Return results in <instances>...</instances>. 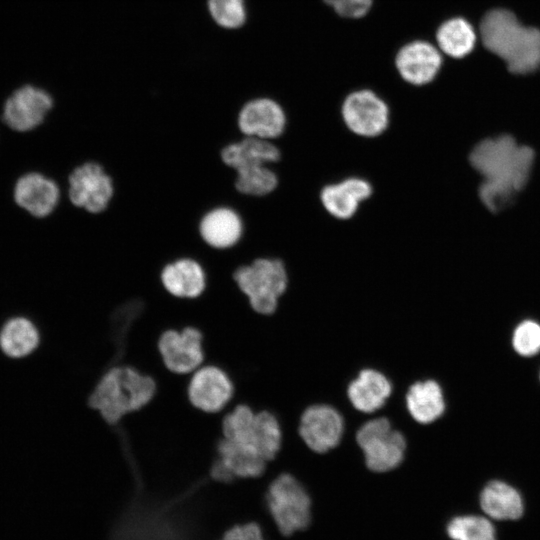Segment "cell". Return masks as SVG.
I'll return each mask as SVG.
<instances>
[{
	"mask_svg": "<svg viewBox=\"0 0 540 540\" xmlns=\"http://www.w3.org/2000/svg\"><path fill=\"white\" fill-rule=\"evenodd\" d=\"M472 167L481 174L479 197L493 212L506 208L527 183L534 162L533 150L518 145L510 135L485 139L469 156Z\"/></svg>",
	"mask_w": 540,
	"mask_h": 540,
	"instance_id": "obj_1",
	"label": "cell"
},
{
	"mask_svg": "<svg viewBox=\"0 0 540 540\" xmlns=\"http://www.w3.org/2000/svg\"><path fill=\"white\" fill-rule=\"evenodd\" d=\"M480 36L512 73L528 74L540 67V29L524 26L511 11H488L480 22Z\"/></svg>",
	"mask_w": 540,
	"mask_h": 540,
	"instance_id": "obj_2",
	"label": "cell"
},
{
	"mask_svg": "<svg viewBox=\"0 0 540 540\" xmlns=\"http://www.w3.org/2000/svg\"><path fill=\"white\" fill-rule=\"evenodd\" d=\"M155 380L128 365H116L99 379L89 397V404L110 424H117L153 398Z\"/></svg>",
	"mask_w": 540,
	"mask_h": 540,
	"instance_id": "obj_3",
	"label": "cell"
},
{
	"mask_svg": "<svg viewBox=\"0 0 540 540\" xmlns=\"http://www.w3.org/2000/svg\"><path fill=\"white\" fill-rule=\"evenodd\" d=\"M223 438L242 444L268 463L278 456L283 431L278 416L270 409L255 410L237 403L222 414Z\"/></svg>",
	"mask_w": 540,
	"mask_h": 540,
	"instance_id": "obj_4",
	"label": "cell"
},
{
	"mask_svg": "<svg viewBox=\"0 0 540 540\" xmlns=\"http://www.w3.org/2000/svg\"><path fill=\"white\" fill-rule=\"evenodd\" d=\"M231 275L250 308L266 317L277 311L289 285L286 265L275 257L255 258L250 263L237 266Z\"/></svg>",
	"mask_w": 540,
	"mask_h": 540,
	"instance_id": "obj_5",
	"label": "cell"
},
{
	"mask_svg": "<svg viewBox=\"0 0 540 540\" xmlns=\"http://www.w3.org/2000/svg\"><path fill=\"white\" fill-rule=\"evenodd\" d=\"M265 502L283 536L302 531L311 522V497L301 481L290 473H280L268 484Z\"/></svg>",
	"mask_w": 540,
	"mask_h": 540,
	"instance_id": "obj_6",
	"label": "cell"
},
{
	"mask_svg": "<svg viewBox=\"0 0 540 540\" xmlns=\"http://www.w3.org/2000/svg\"><path fill=\"white\" fill-rule=\"evenodd\" d=\"M356 443L366 467L375 473L390 472L404 461L407 441L387 417H375L356 431Z\"/></svg>",
	"mask_w": 540,
	"mask_h": 540,
	"instance_id": "obj_7",
	"label": "cell"
},
{
	"mask_svg": "<svg viewBox=\"0 0 540 540\" xmlns=\"http://www.w3.org/2000/svg\"><path fill=\"white\" fill-rule=\"evenodd\" d=\"M343 125L355 136L376 138L390 127L392 108L389 102L370 87H358L344 95L339 105Z\"/></svg>",
	"mask_w": 540,
	"mask_h": 540,
	"instance_id": "obj_8",
	"label": "cell"
},
{
	"mask_svg": "<svg viewBox=\"0 0 540 540\" xmlns=\"http://www.w3.org/2000/svg\"><path fill=\"white\" fill-rule=\"evenodd\" d=\"M114 193L113 178L99 162H81L67 175V198L70 204L89 214L106 211Z\"/></svg>",
	"mask_w": 540,
	"mask_h": 540,
	"instance_id": "obj_9",
	"label": "cell"
},
{
	"mask_svg": "<svg viewBox=\"0 0 540 540\" xmlns=\"http://www.w3.org/2000/svg\"><path fill=\"white\" fill-rule=\"evenodd\" d=\"M54 108V98L42 87L24 84L5 100L0 123L17 133L41 127Z\"/></svg>",
	"mask_w": 540,
	"mask_h": 540,
	"instance_id": "obj_10",
	"label": "cell"
},
{
	"mask_svg": "<svg viewBox=\"0 0 540 540\" xmlns=\"http://www.w3.org/2000/svg\"><path fill=\"white\" fill-rule=\"evenodd\" d=\"M443 53L430 39L414 38L403 43L394 55L399 77L413 87L432 84L441 73Z\"/></svg>",
	"mask_w": 540,
	"mask_h": 540,
	"instance_id": "obj_11",
	"label": "cell"
},
{
	"mask_svg": "<svg viewBox=\"0 0 540 540\" xmlns=\"http://www.w3.org/2000/svg\"><path fill=\"white\" fill-rule=\"evenodd\" d=\"M187 394L189 402L197 410L220 414L231 404L235 386L223 368L204 363L189 375Z\"/></svg>",
	"mask_w": 540,
	"mask_h": 540,
	"instance_id": "obj_12",
	"label": "cell"
},
{
	"mask_svg": "<svg viewBox=\"0 0 540 540\" xmlns=\"http://www.w3.org/2000/svg\"><path fill=\"white\" fill-rule=\"evenodd\" d=\"M236 126L243 136L274 141L288 125L284 105L276 98L262 95L242 104L236 114Z\"/></svg>",
	"mask_w": 540,
	"mask_h": 540,
	"instance_id": "obj_13",
	"label": "cell"
},
{
	"mask_svg": "<svg viewBox=\"0 0 540 540\" xmlns=\"http://www.w3.org/2000/svg\"><path fill=\"white\" fill-rule=\"evenodd\" d=\"M344 429V418L338 409L329 404L317 403L302 412L298 433L311 451L325 454L339 445Z\"/></svg>",
	"mask_w": 540,
	"mask_h": 540,
	"instance_id": "obj_14",
	"label": "cell"
},
{
	"mask_svg": "<svg viewBox=\"0 0 540 540\" xmlns=\"http://www.w3.org/2000/svg\"><path fill=\"white\" fill-rule=\"evenodd\" d=\"M268 464L252 449L222 438L218 443L217 455L210 467L209 477L223 484L237 480H255L266 473Z\"/></svg>",
	"mask_w": 540,
	"mask_h": 540,
	"instance_id": "obj_15",
	"label": "cell"
},
{
	"mask_svg": "<svg viewBox=\"0 0 540 540\" xmlns=\"http://www.w3.org/2000/svg\"><path fill=\"white\" fill-rule=\"evenodd\" d=\"M61 194V188L52 176L36 170L19 176L12 191L16 206L36 219L53 215L59 207Z\"/></svg>",
	"mask_w": 540,
	"mask_h": 540,
	"instance_id": "obj_16",
	"label": "cell"
},
{
	"mask_svg": "<svg viewBox=\"0 0 540 540\" xmlns=\"http://www.w3.org/2000/svg\"><path fill=\"white\" fill-rule=\"evenodd\" d=\"M158 349L166 368L175 374L190 375L205 363L203 334L195 327L164 331Z\"/></svg>",
	"mask_w": 540,
	"mask_h": 540,
	"instance_id": "obj_17",
	"label": "cell"
},
{
	"mask_svg": "<svg viewBox=\"0 0 540 540\" xmlns=\"http://www.w3.org/2000/svg\"><path fill=\"white\" fill-rule=\"evenodd\" d=\"M159 279L164 290L178 299L200 297L207 287V270L193 257H178L164 263Z\"/></svg>",
	"mask_w": 540,
	"mask_h": 540,
	"instance_id": "obj_18",
	"label": "cell"
},
{
	"mask_svg": "<svg viewBox=\"0 0 540 540\" xmlns=\"http://www.w3.org/2000/svg\"><path fill=\"white\" fill-rule=\"evenodd\" d=\"M372 194L373 187L368 180L351 176L323 186L319 201L331 217L346 221L356 215L361 203L368 200Z\"/></svg>",
	"mask_w": 540,
	"mask_h": 540,
	"instance_id": "obj_19",
	"label": "cell"
},
{
	"mask_svg": "<svg viewBox=\"0 0 540 540\" xmlns=\"http://www.w3.org/2000/svg\"><path fill=\"white\" fill-rule=\"evenodd\" d=\"M203 242L211 248L225 250L234 247L244 233L241 215L228 206H217L203 214L198 223Z\"/></svg>",
	"mask_w": 540,
	"mask_h": 540,
	"instance_id": "obj_20",
	"label": "cell"
},
{
	"mask_svg": "<svg viewBox=\"0 0 540 540\" xmlns=\"http://www.w3.org/2000/svg\"><path fill=\"white\" fill-rule=\"evenodd\" d=\"M393 385L380 370L363 368L347 385V398L354 409L371 414L381 409L390 398Z\"/></svg>",
	"mask_w": 540,
	"mask_h": 540,
	"instance_id": "obj_21",
	"label": "cell"
},
{
	"mask_svg": "<svg viewBox=\"0 0 540 540\" xmlns=\"http://www.w3.org/2000/svg\"><path fill=\"white\" fill-rule=\"evenodd\" d=\"M281 150L274 141L243 136L242 139L223 146L221 162L234 172L277 163Z\"/></svg>",
	"mask_w": 540,
	"mask_h": 540,
	"instance_id": "obj_22",
	"label": "cell"
},
{
	"mask_svg": "<svg viewBox=\"0 0 540 540\" xmlns=\"http://www.w3.org/2000/svg\"><path fill=\"white\" fill-rule=\"evenodd\" d=\"M405 406L415 422L423 425L431 424L445 412L443 389L432 379L416 381L406 391Z\"/></svg>",
	"mask_w": 540,
	"mask_h": 540,
	"instance_id": "obj_23",
	"label": "cell"
},
{
	"mask_svg": "<svg viewBox=\"0 0 540 540\" xmlns=\"http://www.w3.org/2000/svg\"><path fill=\"white\" fill-rule=\"evenodd\" d=\"M482 511L494 520H518L524 513V501L519 491L502 480H491L481 490Z\"/></svg>",
	"mask_w": 540,
	"mask_h": 540,
	"instance_id": "obj_24",
	"label": "cell"
},
{
	"mask_svg": "<svg viewBox=\"0 0 540 540\" xmlns=\"http://www.w3.org/2000/svg\"><path fill=\"white\" fill-rule=\"evenodd\" d=\"M41 339L39 328L24 316L8 319L0 329V349L12 359L25 358L36 352Z\"/></svg>",
	"mask_w": 540,
	"mask_h": 540,
	"instance_id": "obj_25",
	"label": "cell"
},
{
	"mask_svg": "<svg viewBox=\"0 0 540 540\" xmlns=\"http://www.w3.org/2000/svg\"><path fill=\"white\" fill-rule=\"evenodd\" d=\"M434 40L443 54L453 59H460L473 50L476 32L468 20L454 16L437 25Z\"/></svg>",
	"mask_w": 540,
	"mask_h": 540,
	"instance_id": "obj_26",
	"label": "cell"
},
{
	"mask_svg": "<svg viewBox=\"0 0 540 540\" xmlns=\"http://www.w3.org/2000/svg\"><path fill=\"white\" fill-rule=\"evenodd\" d=\"M446 534L451 540H496L492 522L480 515H458L449 520Z\"/></svg>",
	"mask_w": 540,
	"mask_h": 540,
	"instance_id": "obj_27",
	"label": "cell"
},
{
	"mask_svg": "<svg viewBox=\"0 0 540 540\" xmlns=\"http://www.w3.org/2000/svg\"><path fill=\"white\" fill-rule=\"evenodd\" d=\"M235 189L250 197H264L276 190L279 179L268 165L235 172Z\"/></svg>",
	"mask_w": 540,
	"mask_h": 540,
	"instance_id": "obj_28",
	"label": "cell"
},
{
	"mask_svg": "<svg viewBox=\"0 0 540 540\" xmlns=\"http://www.w3.org/2000/svg\"><path fill=\"white\" fill-rule=\"evenodd\" d=\"M214 22L225 29H239L247 21L246 0H208Z\"/></svg>",
	"mask_w": 540,
	"mask_h": 540,
	"instance_id": "obj_29",
	"label": "cell"
},
{
	"mask_svg": "<svg viewBox=\"0 0 540 540\" xmlns=\"http://www.w3.org/2000/svg\"><path fill=\"white\" fill-rule=\"evenodd\" d=\"M512 347L523 357H531L540 352V323L527 319L520 322L513 330Z\"/></svg>",
	"mask_w": 540,
	"mask_h": 540,
	"instance_id": "obj_30",
	"label": "cell"
},
{
	"mask_svg": "<svg viewBox=\"0 0 540 540\" xmlns=\"http://www.w3.org/2000/svg\"><path fill=\"white\" fill-rule=\"evenodd\" d=\"M323 2L337 15L357 19L370 11L374 0H323Z\"/></svg>",
	"mask_w": 540,
	"mask_h": 540,
	"instance_id": "obj_31",
	"label": "cell"
},
{
	"mask_svg": "<svg viewBox=\"0 0 540 540\" xmlns=\"http://www.w3.org/2000/svg\"><path fill=\"white\" fill-rule=\"evenodd\" d=\"M221 540H265V538L259 524L248 522L228 529Z\"/></svg>",
	"mask_w": 540,
	"mask_h": 540,
	"instance_id": "obj_32",
	"label": "cell"
},
{
	"mask_svg": "<svg viewBox=\"0 0 540 540\" xmlns=\"http://www.w3.org/2000/svg\"><path fill=\"white\" fill-rule=\"evenodd\" d=\"M540 376V375H539Z\"/></svg>",
	"mask_w": 540,
	"mask_h": 540,
	"instance_id": "obj_33",
	"label": "cell"
}]
</instances>
